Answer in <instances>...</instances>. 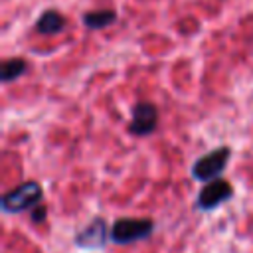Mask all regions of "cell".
<instances>
[{
  "instance_id": "1",
  "label": "cell",
  "mask_w": 253,
  "mask_h": 253,
  "mask_svg": "<svg viewBox=\"0 0 253 253\" xmlns=\"http://www.w3.org/2000/svg\"><path fill=\"white\" fill-rule=\"evenodd\" d=\"M152 229L154 223L148 217H121L111 227V239L121 245H130L134 241L146 239Z\"/></svg>"
},
{
  "instance_id": "2",
  "label": "cell",
  "mask_w": 253,
  "mask_h": 253,
  "mask_svg": "<svg viewBox=\"0 0 253 253\" xmlns=\"http://www.w3.org/2000/svg\"><path fill=\"white\" fill-rule=\"evenodd\" d=\"M42 202V186L34 180H28L20 184L18 188L10 190L2 198V210L8 213H18L24 210H34Z\"/></svg>"
},
{
  "instance_id": "5",
  "label": "cell",
  "mask_w": 253,
  "mask_h": 253,
  "mask_svg": "<svg viewBox=\"0 0 253 253\" xmlns=\"http://www.w3.org/2000/svg\"><path fill=\"white\" fill-rule=\"evenodd\" d=\"M109 235H111V231H109L105 219L95 217L75 235V245L81 249H101V247H105Z\"/></svg>"
},
{
  "instance_id": "7",
  "label": "cell",
  "mask_w": 253,
  "mask_h": 253,
  "mask_svg": "<svg viewBox=\"0 0 253 253\" xmlns=\"http://www.w3.org/2000/svg\"><path fill=\"white\" fill-rule=\"evenodd\" d=\"M63 26H65V20L57 10L43 12L36 22V30L40 34H43V36H55V34H59L63 30Z\"/></svg>"
},
{
  "instance_id": "8",
  "label": "cell",
  "mask_w": 253,
  "mask_h": 253,
  "mask_svg": "<svg viewBox=\"0 0 253 253\" xmlns=\"http://www.w3.org/2000/svg\"><path fill=\"white\" fill-rule=\"evenodd\" d=\"M115 20H117L115 10H93L83 16V22L89 30H103V28L111 26Z\"/></svg>"
},
{
  "instance_id": "3",
  "label": "cell",
  "mask_w": 253,
  "mask_h": 253,
  "mask_svg": "<svg viewBox=\"0 0 253 253\" xmlns=\"http://www.w3.org/2000/svg\"><path fill=\"white\" fill-rule=\"evenodd\" d=\"M229 156H231V152H229L227 146H217V148H213L211 152L200 156V158L196 160L194 168H192L194 178H198V180H202V182H206V184L211 182V180H215V178L223 172V168H225Z\"/></svg>"
},
{
  "instance_id": "6",
  "label": "cell",
  "mask_w": 253,
  "mask_h": 253,
  "mask_svg": "<svg viewBox=\"0 0 253 253\" xmlns=\"http://www.w3.org/2000/svg\"><path fill=\"white\" fill-rule=\"evenodd\" d=\"M158 125V111L152 103H136L132 109V121L128 125V130L136 136L150 134Z\"/></svg>"
},
{
  "instance_id": "9",
  "label": "cell",
  "mask_w": 253,
  "mask_h": 253,
  "mask_svg": "<svg viewBox=\"0 0 253 253\" xmlns=\"http://www.w3.org/2000/svg\"><path fill=\"white\" fill-rule=\"evenodd\" d=\"M24 71H26V61L22 57L4 59V63H2V81L4 83H10V81L18 79Z\"/></svg>"
},
{
  "instance_id": "10",
  "label": "cell",
  "mask_w": 253,
  "mask_h": 253,
  "mask_svg": "<svg viewBox=\"0 0 253 253\" xmlns=\"http://www.w3.org/2000/svg\"><path fill=\"white\" fill-rule=\"evenodd\" d=\"M43 213H45V210H43V208H38V210H34V215H32V217H34L36 221H42V219H43Z\"/></svg>"
},
{
  "instance_id": "4",
  "label": "cell",
  "mask_w": 253,
  "mask_h": 253,
  "mask_svg": "<svg viewBox=\"0 0 253 253\" xmlns=\"http://www.w3.org/2000/svg\"><path fill=\"white\" fill-rule=\"evenodd\" d=\"M231 184L223 178H215L208 184H204V188L200 190L198 194V208L200 210H213L217 208L219 204L227 202L231 198Z\"/></svg>"
}]
</instances>
